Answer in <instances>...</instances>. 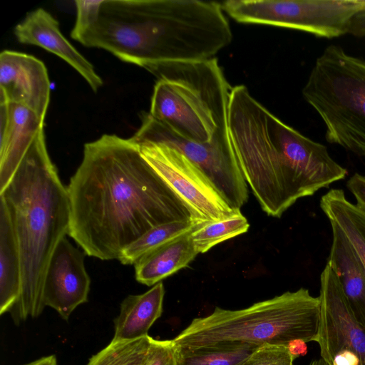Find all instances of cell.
I'll return each instance as SVG.
<instances>
[{
  "instance_id": "1",
  "label": "cell",
  "mask_w": 365,
  "mask_h": 365,
  "mask_svg": "<svg viewBox=\"0 0 365 365\" xmlns=\"http://www.w3.org/2000/svg\"><path fill=\"white\" fill-rule=\"evenodd\" d=\"M66 188L68 235L86 255L101 260L118 259L125 248L157 225L192 222L189 207L131 138L104 134L86 143Z\"/></svg>"
},
{
  "instance_id": "2",
  "label": "cell",
  "mask_w": 365,
  "mask_h": 365,
  "mask_svg": "<svg viewBox=\"0 0 365 365\" xmlns=\"http://www.w3.org/2000/svg\"><path fill=\"white\" fill-rule=\"evenodd\" d=\"M227 128L242 175L269 216L280 217L299 199L347 175L325 145L282 122L244 85L232 88Z\"/></svg>"
},
{
  "instance_id": "3",
  "label": "cell",
  "mask_w": 365,
  "mask_h": 365,
  "mask_svg": "<svg viewBox=\"0 0 365 365\" xmlns=\"http://www.w3.org/2000/svg\"><path fill=\"white\" fill-rule=\"evenodd\" d=\"M220 3L200 0H103L96 22L78 42L145 69L214 58L232 41Z\"/></svg>"
},
{
  "instance_id": "4",
  "label": "cell",
  "mask_w": 365,
  "mask_h": 365,
  "mask_svg": "<svg viewBox=\"0 0 365 365\" xmlns=\"http://www.w3.org/2000/svg\"><path fill=\"white\" fill-rule=\"evenodd\" d=\"M18 243L21 269L20 299L10 312L19 324L45 308L43 288L51 257L68 233L67 188L48 155L44 129L36 137L11 181L0 192Z\"/></svg>"
},
{
  "instance_id": "5",
  "label": "cell",
  "mask_w": 365,
  "mask_h": 365,
  "mask_svg": "<svg viewBox=\"0 0 365 365\" xmlns=\"http://www.w3.org/2000/svg\"><path fill=\"white\" fill-rule=\"evenodd\" d=\"M320 312L319 297L300 288L240 310L216 307L211 314L194 319L173 341L183 349L314 341Z\"/></svg>"
},
{
  "instance_id": "6",
  "label": "cell",
  "mask_w": 365,
  "mask_h": 365,
  "mask_svg": "<svg viewBox=\"0 0 365 365\" xmlns=\"http://www.w3.org/2000/svg\"><path fill=\"white\" fill-rule=\"evenodd\" d=\"M157 81L150 115L175 133L198 142H210L227 128L232 87L217 58L173 61L145 68Z\"/></svg>"
},
{
  "instance_id": "7",
  "label": "cell",
  "mask_w": 365,
  "mask_h": 365,
  "mask_svg": "<svg viewBox=\"0 0 365 365\" xmlns=\"http://www.w3.org/2000/svg\"><path fill=\"white\" fill-rule=\"evenodd\" d=\"M323 121L326 140L365 158V61L331 44L302 88Z\"/></svg>"
},
{
  "instance_id": "8",
  "label": "cell",
  "mask_w": 365,
  "mask_h": 365,
  "mask_svg": "<svg viewBox=\"0 0 365 365\" xmlns=\"http://www.w3.org/2000/svg\"><path fill=\"white\" fill-rule=\"evenodd\" d=\"M224 12L243 24L299 30L332 38L349 34L353 19L365 0H227Z\"/></svg>"
},
{
  "instance_id": "9",
  "label": "cell",
  "mask_w": 365,
  "mask_h": 365,
  "mask_svg": "<svg viewBox=\"0 0 365 365\" xmlns=\"http://www.w3.org/2000/svg\"><path fill=\"white\" fill-rule=\"evenodd\" d=\"M140 120L137 135L185 155L205 174L232 209L240 210L247 202V184L237 164L228 128L219 130L210 142L198 143L175 133L149 113L143 112Z\"/></svg>"
},
{
  "instance_id": "10",
  "label": "cell",
  "mask_w": 365,
  "mask_h": 365,
  "mask_svg": "<svg viewBox=\"0 0 365 365\" xmlns=\"http://www.w3.org/2000/svg\"><path fill=\"white\" fill-rule=\"evenodd\" d=\"M131 138L148 163L187 205L192 226L232 215V209L205 174L177 150L135 133Z\"/></svg>"
},
{
  "instance_id": "11",
  "label": "cell",
  "mask_w": 365,
  "mask_h": 365,
  "mask_svg": "<svg viewBox=\"0 0 365 365\" xmlns=\"http://www.w3.org/2000/svg\"><path fill=\"white\" fill-rule=\"evenodd\" d=\"M321 312L315 341L328 365H365V328L356 320L339 279L327 263L320 275Z\"/></svg>"
},
{
  "instance_id": "12",
  "label": "cell",
  "mask_w": 365,
  "mask_h": 365,
  "mask_svg": "<svg viewBox=\"0 0 365 365\" xmlns=\"http://www.w3.org/2000/svg\"><path fill=\"white\" fill-rule=\"evenodd\" d=\"M84 253L65 237L56 247L46 269L43 304L64 320L78 306L88 302L91 279L85 267Z\"/></svg>"
},
{
  "instance_id": "13",
  "label": "cell",
  "mask_w": 365,
  "mask_h": 365,
  "mask_svg": "<svg viewBox=\"0 0 365 365\" xmlns=\"http://www.w3.org/2000/svg\"><path fill=\"white\" fill-rule=\"evenodd\" d=\"M51 84L44 63L15 51L0 54V104L16 103L45 120L50 102Z\"/></svg>"
},
{
  "instance_id": "14",
  "label": "cell",
  "mask_w": 365,
  "mask_h": 365,
  "mask_svg": "<svg viewBox=\"0 0 365 365\" xmlns=\"http://www.w3.org/2000/svg\"><path fill=\"white\" fill-rule=\"evenodd\" d=\"M14 34L19 43L39 46L65 61L94 92L103 86L91 63L63 35L58 21L45 9L38 8L28 13L15 26Z\"/></svg>"
},
{
  "instance_id": "15",
  "label": "cell",
  "mask_w": 365,
  "mask_h": 365,
  "mask_svg": "<svg viewBox=\"0 0 365 365\" xmlns=\"http://www.w3.org/2000/svg\"><path fill=\"white\" fill-rule=\"evenodd\" d=\"M45 120L27 107L0 104V192L11 181Z\"/></svg>"
},
{
  "instance_id": "16",
  "label": "cell",
  "mask_w": 365,
  "mask_h": 365,
  "mask_svg": "<svg viewBox=\"0 0 365 365\" xmlns=\"http://www.w3.org/2000/svg\"><path fill=\"white\" fill-rule=\"evenodd\" d=\"M330 225L332 242L327 264L336 274L355 318L365 328V268L341 229Z\"/></svg>"
},
{
  "instance_id": "17",
  "label": "cell",
  "mask_w": 365,
  "mask_h": 365,
  "mask_svg": "<svg viewBox=\"0 0 365 365\" xmlns=\"http://www.w3.org/2000/svg\"><path fill=\"white\" fill-rule=\"evenodd\" d=\"M164 294V286L160 282L143 294L125 297L114 320L112 341H131L148 336V330L162 314Z\"/></svg>"
},
{
  "instance_id": "18",
  "label": "cell",
  "mask_w": 365,
  "mask_h": 365,
  "mask_svg": "<svg viewBox=\"0 0 365 365\" xmlns=\"http://www.w3.org/2000/svg\"><path fill=\"white\" fill-rule=\"evenodd\" d=\"M197 255L190 230L140 257L134 264L135 279L155 285L187 266Z\"/></svg>"
},
{
  "instance_id": "19",
  "label": "cell",
  "mask_w": 365,
  "mask_h": 365,
  "mask_svg": "<svg viewBox=\"0 0 365 365\" xmlns=\"http://www.w3.org/2000/svg\"><path fill=\"white\" fill-rule=\"evenodd\" d=\"M21 292L20 252L10 215L0 199V314L11 312Z\"/></svg>"
},
{
  "instance_id": "20",
  "label": "cell",
  "mask_w": 365,
  "mask_h": 365,
  "mask_svg": "<svg viewBox=\"0 0 365 365\" xmlns=\"http://www.w3.org/2000/svg\"><path fill=\"white\" fill-rule=\"evenodd\" d=\"M319 205L329 222L336 225L349 240L365 268V213L341 189L322 195Z\"/></svg>"
},
{
  "instance_id": "21",
  "label": "cell",
  "mask_w": 365,
  "mask_h": 365,
  "mask_svg": "<svg viewBox=\"0 0 365 365\" xmlns=\"http://www.w3.org/2000/svg\"><path fill=\"white\" fill-rule=\"evenodd\" d=\"M249 227L247 218L237 210L227 218L192 227L191 237L197 253H205L216 245L246 232Z\"/></svg>"
},
{
  "instance_id": "22",
  "label": "cell",
  "mask_w": 365,
  "mask_h": 365,
  "mask_svg": "<svg viewBox=\"0 0 365 365\" xmlns=\"http://www.w3.org/2000/svg\"><path fill=\"white\" fill-rule=\"evenodd\" d=\"M192 227L191 222L180 220L157 225L125 248L118 260L123 264H135L145 254L192 230Z\"/></svg>"
},
{
  "instance_id": "23",
  "label": "cell",
  "mask_w": 365,
  "mask_h": 365,
  "mask_svg": "<svg viewBox=\"0 0 365 365\" xmlns=\"http://www.w3.org/2000/svg\"><path fill=\"white\" fill-rule=\"evenodd\" d=\"M259 346L241 344L230 346L178 349V365H240Z\"/></svg>"
},
{
  "instance_id": "24",
  "label": "cell",
  "mask_w": 365,
  "mask_h": 365,
  "mask_svg": "<svg viewBox=\"0 0 365 365\" xmlns=\"http://www.w3.org/2000/svg\"><path fill=\"white\" fill-rule=\"evenodd\" d=\"M152 337L113 341L92 356L86 365H143Z\"/></svg>"
},
{
  "instance_id": "25",
  "label": "cell",
  "mask_w": 365,
  "mask_h": 365,
  "mask_svg": "<svg viewBox=\"0 0 365 365\" xmlns=\"http://www.w3.org/2000/svg\"><path fill=\"white\" fill-rule=\"evenodd\" d=\"M294 360L287 346L267 344L259 346L240 365H294Z\"/></svg>"
},
{
  "instance_id": "26",
  "label": "cell",
  "mask_w": 365,
  "mask_h": 365,
  "mask_svg": "<svg viewBox=\"0 0 365 365\" xmlns=\"http://www.w3.org/2000/svg\"><path fill=\"white\" fill-rule=\"evenodd\" d=\"M103 0L75 1L76 19L71 32L73 39L79 38L96 22L98 19Z\"/></svg>"
},
{
  "instance_id": "27",
  "label": "cell",
  "mask_w": 365,
  "mask_h": 365,
  "mask_svg": "<svg viewBox=\"0 0 365 365\" xmlns=\"http://www.w3.org/2000/svg\"><path fill=\"white\" fill-rule=\"evenodd\" d=\"M178 349L173 340L151 339L143 365H178Z\"/></svg>"
},
{
  "instance_id": "28",
  "label": "cell",
  "mask_w": 365,
  "mask_h": 365,
  "mask_svg": "<svg viewBox=\"0 0 365 365\" xmlns=\"http://www.w3.org/2000/svg\"><path fill=\"white\" fill-rule=\"evenodd\" d=\"M346 187L354 196L356 207L365 213V176L354 174L349 178Z\"/></svg>"
},
{
  "instance_id": "29",
  "label": "cell",
  "mask_w": 365,
  "mask_h": 365,
  "mask_svg": "<svg viewBox=\"0 0 365 365\" xmlns=\"http://www.w3.org/2000/svg\"><path fill=\"white\" fill-rule=\"evenodd\" d=\"M349 34L356 36H365V9L353 19Z\"/></svg>"
},
{
  "instance_id": "30",
  "label": "cell",
  "mask_w": 365,
  "mask_h": 365,
  "mask_svg": "<svg viewBox=\"0 0 365 365\" xmlns=\"http://www.w3.org/2000/svg\"><path fill=\"white\" fill-rule=\"evenodd\" d=\"M306 343L307 342H305L303 340L295 339V340L291 341L287 344V346L290 354L294 358V359L300 356H304L307 354V346Z\"/></svg>"
},
{
  "instance_id": "31",
  "label": "cell",
  "mask_w": 365,
  "mask_h": 365,
  "mask_svg": "<svg viewBox=\"0 0 365 365\" xmlns=\"http://www.w3.org/2000/svg\"><path fill=\"white\" fill-rule=\"evenodd\" d=\"M24 365H58L55 355H49Z\"/></svg>"
},
{
  "instance_id": "32",
  "label": "cell",
  "mask_w": 365,
  "mask_h": 365,
  "mask_svg": "<svg viewBox=\"0 0 365 365\" xmlns=\"http://www.w3.org/2000/svg\"><path fill=\"white\" fill-rule=\"evenodd\" d=\"M309 365H328L327 363L322 358L313 360Z\"/></svg>"
}]
</instances>
